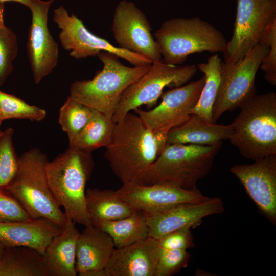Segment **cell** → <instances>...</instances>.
Here are the masks:
<instances>
[{"label":"cell","instance_id":"74e56055","mask_svg":"<svg viewBox=\"0 0 276 276\" xmlns=\"http://www.w3.org/2000/svg\"><path fill=\"white\" fill-rule=\"evenodd\" d=\"M3 121V118H2V112H1V109H0V126H1ZM1 131H2L0 129V132Z\"/></svg>","mask_w":276,"mask_h":276},{"label":"cell","instance_id":"d4e9b609","mask_svg":"<svg viewBox=\"0 0 276 276\" xmlns=\"http://www.w3.org/2000/svg\"><path fill=\"white\" fill-rule=\"evenodd\" d=\"M93 225L108 233L116 248L122 247L148 237L146 216L140 210L124 218L99 222Z\"/></svg>","mask_w":276,"mask_h":276},{"label":"cell","instance_id":"6da1fadb","mask_svg":"<svg viewBox=\"0 0 276 276\" xmlns=\"http://www.w3.org/2000/svg\"><path fill=\"white\" fill-rule=\"evenodd\" d=\"M167 133L150 130L131 112L115 123L104 156L122 185L139 181L165 148Z\"/></svg>","mask_w":276,"mask_h":276},{"label":"cell","instance_id":"e575fe53","mask_svg":"<svg viewBox=\"0 0 276 276\" xmlns=\"http://www.w3.org/2000/svg\"><path fill=\"white\" fill-rule=\"evenodd\" d=\"M160 249L187 250L194 246L191 228H183L170 232L158 240Z\"/></svg>","mask_w":276,"mask_h":276},{"label":"cell","instance_id":"5bb4252c","mask_svg":"<svg viewBox=\"0 0 276 276\" xmlns=\"http://www.w3.org/2000/svg\"><path fill=\"white\" fill-rule=\"evenodd\" d=\"M205 82L204 75L197 80L163 93L160 103L153 109L144 110L139 108L133 111L150 130L168 133L188 118Z\"/></svg>","mask_w":276,"mask_h":276},{"label":"cell","instance_id":"603a6c76","mask_svg":"<svg viewBox=\"0 0 276 276\" xmlns=\"http://www.w3.org/2000/svg\"><path fill=\"white\" fill-rule=\"evenodd\" d=\"M86 202L92 225L124 218L137 211L121 198L116 191L109 189L88 188L86 190Z\"/></svg>","mask_w":276,"mask_h":276},{"label":"cell","instance_id":"484cf974","mask_svg":"<svg viewBox=\"0 0 276 276\" xmlns=\"http://www.w3.org/2000/svg\"><path fill=\"white\" fill-rule=\"evenodd\" d=\"M223 63L218 55L215 54L208 58L206 62L197 65V68L205 76V82L191 114H197L209 122L213 123L212 110L218 93Z\"/></svg>","mask_w":276,"mask_h":276},{"label":"cell","instance_id":"7c38bea8","mask_svg":"<svg viewBox=\"0 0 276 276\" xmlns=\"http://www.w3.org/2000/svg\"><path fill=\"white\" fill-rule=\"evenodd\" d=\"M111 30L119 47L142 55L152 63L162 60L149 21L132 2L123 0L119 3Z\"/></svg>","mask_w":276,"mask_h":276},{"label":"cell","instance_id":"52a82bcc","mask_svg":"<svg viewBox=\"0 0 276 276\" xmlns=\"http://www.w3.org/2000/svg\"><path fill=\"white\" fill-rule=\"evenodd\" d=\"M153 36L163 62L173 65H181L195 53L223 52L227 43L220 30L197 17L166 20Z\"/></svg>","mask_w":276,"mask_h":276},{"label":"cell","instance_id":"277c9868","mask_svg":"<svg viewBox=\"0 0 276 276\" xmlns=\"http://www.w3.org/2000/svg\"><path fill=\"white\" fill-rule=\"evenodd\" d=\"M103 67L90 80H76L70 96L89 108L112 117L126 89L150 68L151 65L129 67L119 57L102 51L97 56Z\"/></svg>","mask_w":276,"mask_h":276},{"label":"cell","instance_id":"d6a6232c","mask_svg":"<svg viewBox=\"0 0 276 276\" xmlns=\"http://www.w3.org/2000/svg\"><path fill=\"white\" fill-rule=\"evenodd\" d=\"M259 43L269 48L260 68L264 72L266 80L272 85H276V19L266 28Z\"/></svg>","mask_w":276,"mask_h":276},{"label":"cell","instance_id":"8fae6325","mask_svg":"<svg viewBox=\"0 0 276 276\" xmlns=\"http://www.w3.org/2000/svg\"><path fill=\"white\" fill-rule=\"evenodd\" d=\"M276 19V0H237L234 30L223 51L224 63L241 60L260 43L267 26Z\"/></svg>","mask_w":276,"mask_h":276},{"label":"cell","instance_id":"ffe728a7","mask_svg":"<svg viewBox=\"0 0 276 276\" xmlns=\"http://www.w3.org/2000/svg\"><path fill=\"white\" fill-rule=\"evenodd\" d=\"M62 231V226L45 218L0 222V242L6 247H28L43 255Z\"/></svg>","mask_w":276,"mask_h":276},{"label":"cell","instance_id":"4dcf8cb0","mask_svg":"<svg viewBox=\"0 0 276 276\" xmlns=\"http://www.w3.org/2000/svg\"><path fill=\"white\" fill-rule=\"evenodd\" d=\"M13 129L9 127L0 136V188H5L16 176L19 169V157L13 144Z\"/></svg>","mask_w":276,"mask_h":276},{"label":"cell","instance_id":"3957f363","mask_svg":"<svg viewBox=\"0 0 276 276\" xmlns=\"http://www.w3.org/2000/svg\"><path fill=\"white\" fill-rule=\"evenodd\" d=\"M239 108L231 123V143L244 158L253 161L276 155V93L256 94Z\"/></svg>","mask_w":276,"mask_h":276},{"label":"cell","instance_id":"ac0fdd59","mask_svg":"<svg viewBox=\"0 0 276 276\" xmlns=\"http://www.w3.org/2000/svg\"><path fill=\"white\" fill-rule=\"evenodd\" d=\"M159 251L158 240L149 237L116 248L104 276H155Z\"/></svg>","mask_w":276,"mask_h":276},{"label":"cell","instance_id":"7402d4cb","mask_svg":"<svg viewBox=\"0 0 276 276\" xmlns=\"http://www.w3.org/2000/svg\"><path fill=\"white\" fill-rule=\"evenodd\" d=\"M233 133L232 123L209 122L192 113L183 122L168 131L166 144L212 145L229 139Z\"/></svg>","mask_w":276,"mask_h":276},{"label":"cell","instance_id":"83f0119b","mask_svg":"<svg viewBox=\"0 0 276 276\" xmlns=\"http://www.w3.org/2000/svg\"><path fill=\"white\" fill-rule=\"evenodd\" d=\"M93 109L68 96L60 107L58 122L61 128L72 142L90 120Z\"/></svg>","mask_w":276,"mask_h":276},{"label":"cell","instance_id":"4316f807","mask_svg":"<svg viewBox=\"0 0 276 276\" xmlns=\"http://www.w3.org/2000/svg\"><path fill=\"white\" fill-rule=\"evenodd\" d=\"M114 124L111 117L94 110L87 124L69 145L91 152L106 147L111 141Z\"/></svg>","mask_w":276,"mask_h":276},{"label":"cell","instance_id":"7a4b0ae2","mask_svg":"<svg viewBox=\"0 0 276 276\" xmlns=\"http://www.w3.org/2000/svg\"><path fill=\"white\" fill-rule=\"evenodd\" d=\"M94 166L92 152L70 145L45 166L48 183L58 205L75 223L84 227L92 225L85 188Z\"/></svg>","mask_w":276,"mask_h":276},{"label":"cell","instance_id":"30bf717a","mask_svg":"<svg viewBox=\"0 0 276 276\" xmlns=\"http://www.w3.org/2000/svg\"><path fill=\"white\" fill-rule=\"evenodd\" d=\"M53 21L60 32L59 39L62 47L68 52L71 57L85 59L96 57L102 51L118 56L135 66L151 65L148 58L136 53L112 44L88 30L83 22L73 13L60 6L54 10Z\"/></svg>","mask_w":276,"mask_h":276},{"label":"cell","instance_id":"9a60e30c","mask_svg":"<svg viewBox=\"0 0 276 276\" xmlns=\"http://www.w3.org/2000/svg\"><path fill=\"white\" fill-rule=\"evenodd\" d=\"M262 214L276 224V155L230 168Z\"/></svg>","mask_w":276,"mask_h":276},{"label":"cell","instance_id":"d590c367","mask_svg":"<svg viewBox=\"0 0 276 276\" xmlns=\"http://www.w3.org/2000/svg\"><path fill=\"white\" fill-rule=\"evenodd\" d=\"M15 2L19 3L28 8L31 5V0H0L1 3H4L5 2Z\"/></svg>","mask_w":276,"mask_h":276},{"label":"cell","instance_id":"e0dca14e","mask_svg":"<svg viewBox=\"0 0 276 276\" xmlns=\"http://www.w3.org/2000/svg\"><path fill=\"white\" fill-rule=\"evenodd\" d=\"M117 194L137 210H161L182 203H198L210 197L197 188L187 189L170 183L144 185L137 182L122 185Z\"/></svg>","mask_w":276,"mask_h":276},{"label":"cell","instance_id":"9c48e42d","mask_svg":"<svg viewBox=\"0 0 276 276\" xmlns=\"http://www.w3.org/2000/svg\"><path fill=\"white\" fill-rule=\"evenodd\" d=\"M269 50L268 45L259 43L238 61L223 63L212 110L213 123H216L224 112L239 108L244 101L256 94V76Z\"/></svg>","mask_w":276,"mask_h":276},{"label":"cell","instance_id":"836d02e7","mask_svg":"<svg viewBox=\"0 0 276 276\" xmlns=\"http://www.w3.org/2000/svg\"><path fill=\"white\" fill-rule=\"evenodd\" d=\"M32 219L21 205L7 191L0 188V222Z\"/></svg>","mask_w":276,"mask_h":276},{"label":"cell","instance_id":"8d00e7d4","mask_svg":"<svg viewBox=\"0 0 276 276\" xmlns=\"http://www.w3.org/2000/svg\"><path fill=\"white\" fill-rule=\"evenodd\" d=\"M6 249V247L1 242H0V260H1L5 251Z\"/></svg>","mask_w":276,"mask_h":276},{"label":"cell","instance_id":"f546056e","mask_svg":"<svg viewBox=\"0 0 276 276\" xmlns=\"http://www.w3.org/2000/svg\"><path fill=\"white\" fill-rule=\"evenodd\" d=\"M0 109L3 121L18 119L39 122L47 115L44 109L30 105L19 97L1 90Z\"/></svg>","mask_w":276,"mask_h":276},{"label":"cell","instance_id":"cb8c5ba5","mask_svg":"<svg viewBox=\"0 0 276 276\" xmlns=\"http://www.w3.org/2000/svg\"><path fill=\"white\" fill-rule=\"evenodd\" d=\"M0 276H48L43 255L28 247H6L0 260Z\"/></svg>","mask_w":276,"mask_h":276},{"label":"cell","instance_id":"2e32d148","mask_svg":"<svg viewBox=\"0 0 276 276\" xmlns=\"http://www.w3.org/2000/svg\"><path fill=\"white\" fill-rule=\"evenodd\" d=\"M219 197L198 203H182L154 212H143L146 219L148 237L159 239L165 235L183 228H194L208 216L224 212Z\"/></svg>","mask_w":276,"mask_h":276},{"label":"cell","instance_id":"d6986e66","mask_svg":"<svg viewBox=\"0 0 276 276\" xmlns=\"http://www.w3.org/2000/svg\"><path fill=\"white\" fill-rule=\"evenodd\" d=\"M115 246L105 231L93 225L80 233L76 247V268L79 276H104Z\"/></svg>","mask_w":276,"mask_h":276},{"label":"cell","instance_id":"f35d334b","mask_svg":"<svg viewBox=\"0 0 276 276\" xmlns=\"http://www.w3.org/2000/svg\"><path fill=\"white\" fill-rule=\"evenodd\" d=\"M2 131H2L0 132V136H1V134H2Z\"/></svg>","mask_w":276,"mask_h":276},{"label":"cell","instance_id":"ba28073f","mask_svg":"<svg viewBox=\"0 0 276 276\" xmlns=\"http://www.w3.org/2000/svg\"><path fill=\"white\" fill-rule=\"evenodd\" d=\"M198 70L195 65H173L160 61L130 85L122 94L112 117L116 123L126 114L147 105H155L166 87L176 88L187 83Z\"/></svg>","mask_w":276,"mask_h":276},{"label":"cell","instance_id":"4fadbf2b","mask_svg":"<svg viewBox=\"0 0 276 276\" xmlns=\"http://www.w3.org/2000/svg\"><path fill=\"white\" fill-rule=\"evenodd\" d=\"M55 0H31L32 15L26 44L34 83L39 84L56 67L59 52L48 27L49 8Z\"/></svg>","mask_w":276,"mask_h":276},{"label":"cell","instance_id":"44dd1931","mask_svg":"<svg viewBox=\"0 0 276 276\" xmlns=\"http://www.w3.org/2000/svg\"><path fill=\"white\" fill-rule=\"evenodd\" d=\"M67 216L61 233L51 241L43 255L48 276H76V247L80 232Z\"/></svg>","mask_w":276,"mask_h":276},{"label":"cell","instance_id":"8992f818","mask_svg":"<svg viewBox=\"0 0 276 276\" xmlns=\"http://www.w3.org/2000/svg\"><path fill=\"white\" fill-rule=\"evenodd\" d=\"M46 154L34 148L19 157V169L5 189L21 205L32 219L45 218L63 227L67 216L50 190L45 171Z\"/></svg>","mask_w":276,"mask_h":276},{"label":"cell","instance_id":"1f68e13d","mask_svg":"<svg viewBox=\"0 0 276 276\" xmlns=\"http://www.w3.org/2000/svg\"><path fill=\"white\" fill-rule=\"evenodd\" d=\"M190 255L187 250L160 249L155 276H172L188 266Z\"/></svg>","mask_w":276,"mask_h":276},{"label":"cell","instance_id":"f1b7e54d","mask_svg":"<svg viewBox=\"0 0 276 276\" xmlns=\"http://www.w3.org/2000/svg\"><path fill=\"white\" fill-rule=\"evenodd\" d=\"M4 3H0V86L13 71V62L18 52L16 35L4 21Z\"/></svg>","mask_w":276,"mask_h":276},{"label":"cell","instance_id":"5b68a950","mask_svg":"<svg viewBox=\"0 0 276 276\" xmlns=\"http://www.w3.org/2000/svg\"><path fill=\"white\" fill-rule=\"evenodd\" d=\"M222 144H166L137 183L150 185L166 182L187 189H196L197 181L210 172Z\"/></svg>","mask_w":276,"mask_h":276}]
</instances>
